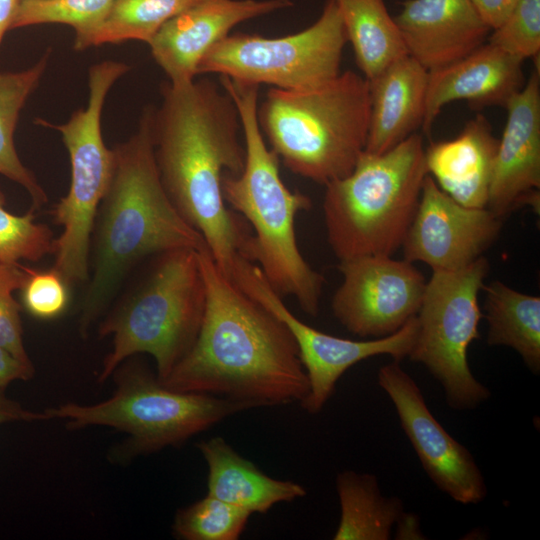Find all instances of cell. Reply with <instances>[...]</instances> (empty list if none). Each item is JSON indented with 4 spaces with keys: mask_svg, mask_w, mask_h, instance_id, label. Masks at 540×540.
<instances>
[{
    "mask_svg": "<svg viewBox=\"0 0 540 540\" xmlns=\"http://www.w3.org/2000/svg\"><path fill=\"white\" fill-rule=\"evenodd\" d=\"M151 108L154 158L161 183L181 217L204 239L220 270L231 279L241 259L251 260L253 234L225 202L222 178L239 174L245 147L237 107L208 78L161 86Z\"/></svg>",
    "mask_w": 540,
    "mask_h": 540,
    "instance_id": "cell-1",
    "label": "cell"
},
{
    "mask_svg": "<svg viewBox=\"0 0 540 540\" xmlns=\"http://www.w3.org/2000/svg\"><path fill=\"white\" fill-rule=\"evenodd\" d=\"M206 300L198 336L168 377L166 387L251 404L254 408L301 402L307 374L287 326L247 295L198 251Z\"/></svg>",
    "mask_w": 540,
    "mask_h": 540,
    "instance_id": "cell-2",
    "label": "cell"
},
{
    "mask_svg": "<svg viewBox=\"0 0 540 540\" xmlns=\"http://www.w3.org/2000/svg\"><path fill=\"white\" fill-rule=\"evenodd\" d=\"M114 170L99 205L89 252V278L79 307L82 338L108 310L126 277L160 253L208 249L178 213L160 180L151 134V108L136 132L113 147Z\"/></svg>",
    "mask_w": 540,
    "mask_h": 540,
    "instance_id": "cell-3",
    "label": "cell"
},
{
    "mask_svg": "<svg viewBox=\"0 0 540 540\" xmlns=\"http://www.w3.org/2000/svg\"><path fill=\"white\" fill-rule=\"evenodd\" d=\"M220 85L237 107L245 147L243 170L222 178L223 198L250 226L251 260L272 288L281 297H294L306 314L317 316L324 277L304 259L295 230L296 216L311 208V199L291 191L280 176V161L257 119L259 86L225 76H220Z\"/></svg>",
    "mask_w": 540,
    "mask_h": 540,
    "instance_id": "cell-4",
    "label": "cell"
},
{
    "mask_svg": "<svg viewBox=\"0 0 540 540\" xmlns=\"http://www.w3.org/2000/svg\"><path fill=\"white\" fill-rule=\"evenodd\" d=\"M369 81L354 71L308 90L270 88L257 108L270 149L292 173L326 185L349 174L364 152Z\"/></svg>",
    "mask_w": 540,
    "mask_h": 540,
    "instance_id": "cell-5",
    "label": "cell"
},
{
    "mask_svg": "<svg viewBox=\"0 0 540 540\" xmlns=\"http://www.w3.org/2000/svg\"><path fill=\"white\" fill-rule=\"evenodd\" d=\"M205 300L197 250L180 248L152 257L148 271L102 316L98 335L111 337L112 347L98 381L141 353L153 357L158 379L165 380L193 346Z\"/></svg>",
    "mask_w": 540,
    "mask_h": 540,
    "instance_id": "cell-6",
    "label": "cell"
},
{
    "mask_svg": "<svg viewBox=\"0 0 540 540\" xmlns=\"http://www.w3.org/2000/svg\"><path fill=\"white\" fill-rule=\"evenodd\" d=\"M427 175L423 139L414 133L384 153L364 151L349 174L324 185L327 240L339 261L402 247Z\"/></svg>",
    "mask_w": 540,
    "mask_h": 540,
    "instance_id": "cell-7",
    "label": "cell"
},
{
    "mask_svg": "<svg viewBox=\"0 0 540 540\" xmlns=\"http://www.w3.org/2000/svg\"><path fill=\"white\" fill-rule=\"evenodd\" d=\"M112 375L116 388L110 398L92 405L69 402L44 413L48 419L65 420L68 429L107 426L125 432L120 459L179 446L225 418L254 408L230 398L172 390L136 355Z\"/></svg>",
    "mask_w": 540,
    "mask_h": 540,
    "instance_id": "cell-8",
    "label": "cell"
},
{
    "mask_svg": "<svg viewBox=\"0 0 540 540\" xmlns=\"http://www.w3.org/2000/svg\"><path fill=\"white\" fill-rule=\"evenodd\" d=\"M130 66L113 60L92 65L88 72L89 98L85 108L72 113L62 124L36 119L37 125L57 130L68 152L71 179L67 194L51 211L62 228L54 241L53 267L69 286L87 283L90 239L99 205L114 170V151L102 136L101 119L105 99Z\"/></svg>",
    "mask_w": 540,
    "mask_h": 540,
    "instance_id": "cell-9",
    "label": "cell"
},
{
    "mask_svg": "<svg viewBox=\"0 0 540 540\" xmlns=\"http://www.w3.org/2000/svg\"><path fill=\"white\" fill-rule=\"evenodd\" d=\"M489 271L481 256L454 271H433L416 315L418 330L408 358L423 364L443 386L455 410H470L490 397V390L472 374L469 345L480 337L484 317L478 294Z\"/></svg>",
    "mask_w": 540,
    "mask_h": 540,
    "instance_id": "cell-10",
    "label": "cell"
},
{
    "mask_svg": "<svg viewBox=\"0 0 540 540\" xmlns=\"http://www.w3.org/2000/svg\"><path fill=\"white\" fill-rule=\"evenodd\" d=\"M347 37L334 0H326L309 27L283 37L229 34L204 56L198 75L218 74L232 80L283 90H308L340 73Z\"/></svg>",
    "mask_w": 540,
    "mask_h": 540,
    "instance_id": "cell-11",
    "label": "cell"
},
{
    "mask_svg": "<svg viewBox=\"0 0 540 540\" xmlns=\"http://www.w3.org/2000/svg\"><path fill=\"white\" fill-rule=\"evenodd\" d=\"M231 280L280 319L292 334L309 382V392L300 405L310 414L323 409L337 381L358 362L377 355H389L400 362L409 356L414 345L418 330L416 316L385 337L366 341L345 339L319 331L297 318L256 263L240 260Z\"/></svg>",
    "mask_w": 540,
    "mask_h": 540,
    "instance_id": "cell-12",
    "label": "cell"
},
{
    "mask_svg": "<svg viewBox=\"0 0 540 540\" xmlns=\"http://www.w3.org/2000/svg\"><path fill=\"white\" fill-rule=\"evenodd\" d=\"M338 269L343 279L331 306L349 332L381 338L417 315L427 280L411 262L370 255L339 261Z\"/></svg>",
    "mask_w": 540,
    "mask_h": 540,
    "instance_id": "cell-13",
    "label": "cell"
},
{
    "mask_svg": "<svg viewBox=\"0 0 540 540\" xmlns=\"http://www.w3.org/2000/svg\"><path fill=\"white\" fill-rule=\"evenodd\" d=\"M377 382L394 404L401 427L431 481L456 502L481 503L487 486L473 455L436 420L414 379L394 361L379 369Z\"/></svg>",
    "mask_w": 540,
    "mask_h": 540,
    "instance_id": "cell-14",
    "label": "cell"
},
{
    "mask_svg": "<svg viewBox=\"0 0 540 540\" xmlns=\"http://www.w3.org/2000/svg\"><path fill=\"white\" fill-rule=\"evenodd\" d=\"M503 219L488 208L466 207L443 192L428 174L402 244L404 259L433 271L466 267L495 242Z\"/></svg>",
    "mask_w": 540,
    "mask_h": 540,
    "instance_id": "cell-15",
    "label": "cell"
},
{
    "mask_svg": "<svg viewBox=\"0 0 540 540\" xmlns=\"http://www.w3.org/2000/svg\"><path fill=\"white\" fill-rule=\"evenodd\" d=\"M505 127L495 155L486 208L504 219L528 205L539 210L540 76L535 69L504 106Z\"/></svg>",
    "mask_w": 540,
    "mask_h": 540,
    "instance_id": "cell-16",
    "label": "cell"
},
{
    "mask_svg": "<svg viewBox=\"0 0 540 540\" xmlns=\"http://www.w3.org/2000/svg\"><path fill=\"white\" fill-rule=\"evenodd\" d=\"M291 0H203L167 21L148 43L171 83L198 76L204 56L236 25L292 6Z\"/></svg>",
    "mask_w": 540,
    "mask_h": 540,
    "instance_id": "cell-17",
    "label": "cell"
},
{
    "mask_svg": "<svg viewBox=\"0 0 540 540\" xmlns=\"http://www.w3.org/2000/svg\"><path fill=\"white\" fill-rule=\"evenodd\" d=\"M394 17L407 54L428 72L487 42L491 29L470 0H405Z\"/></svg>",
    "mask_w": 540,
    "mask_h": 540,
    "instance_id": "cell-18",
    "label": "cell"
},
{
    "mask_svg": "<svg viewBox=\"0 0 540 540\" xmlns=\"http://www.w3.org/2000/svg\"><path fill=\"white\" fill-rule=\"evenodd\" d=\"M523 62L486 42L465 57L428 72L424 133H430L442 108L454 101H467L474 108L504 107L525 84Z\"/></svg>",
    "mask_w": 540,
    "mask_h": 540,
    "instance_id": "cell-19",
    "label": "cell"
},
{
    "mask_svg": "<svg viewBox=\"0 0 540 540\" xmlns=\"http://www.w3.org/2000/svg\"><path fill=\"white\" fill-rule=\"evenodd\" d=\"M498 139L489 120L478 114L453 139L425 148L428 174L438 187L463 206H487Z\"/></svg>",
    "mask_w": 540,
    "mask_h": 540,
    "instance_id": "cell-20",
    "label": "cell"
},
{
    "mask_svg": "<svg viewBox=\"0 0 540 540\" xmlns=\"http://www.w3.org/2000/svg\"><path fill=\"white\" fill-rule=\"evenodd\" d=\"M368 81L370 117L364 151L381 154L422 126L428 71L406 55Z\"/></svg>",
    "mask_w": 540,
    "mask_h": 540,
    "instance_id": "cell-21",
    "label": "cell"
},
{
    "mask_svg": "<svg viewBox=\"0 0 540 540\" xmlns=\"http://www.w3.org/2000/svg\"><path fill=\"white\" fill-rule=\"evenodd\" d=\"M197 448L208 466L207 494L250 514H265L307 494L299 483L266 475L223 437L201 441Z\"/></svg>",
    "mask_w": 540,
    "mask_h": 540,
    "instance_id": "cell-22",
    "label": "cell"
},
{
    "mask_svg": "<svg viewBox=\"0 0 540 540\" xmlns=\"http://www.w3.org/2000/svg\"><path fill=\"white\" fill-rule=\"evenodd\" d=\"M488 324L487 343L514 349L525 365L540 372V297L525 294L500 281L483 285Z\"/></svg>",
    "mask_w": 540,
    "mask_h": 540,
    "instance_id": "cell-23",
    "label": "cell"
},
{
    "mask_svg": "<svg viewBox=\"0 0 540 540\" xmlns=\"http://www.w3.org/2000/svg\"><path fill=\"white\" fill-rule=\"evenodd\" d=\"M347 42L367 80L408 55L400 31L384 0H334Z\"/></svg>",
    "mask_w": 540,
    "mask_h": 540,
    "instance_id": "cell-24",
    "label": "cell"
},
{
    "mask_svg": "<svg viewBox=\"0 0 540 540\" xmlns=\"http://www.w3.org/2000/svg\"><path fill=\"white\" fill-rule=\"evenodd\" d=\"M340 521L334 540H388L392 526L404 512L396 496H383L370 473L346 470L337 474Z\"/></svg>",
    "mask_w": 540,
    "mask_h": 540,
    "instance_id": "cell-25",
    "label": "cell"
},
{
    "mask_svg": "<svg viewBox=\"0 0 540 540\" xmlns=\"http://www.w3.org/2000/svg\"><path fill=\"white\" fill-rule=\"evenodd\" d=\"M49 56L50 52L46 51L37 63L21 71L0 70V174L26 190L33 210L44 206L48 197L34 173L20 160L14 133L21 110L47 69Z\"/></svg>",
    "mask_w": 540,
    "mask_h": 540,
    "instance_id": "cell-26",
    "label": "cell"
},
{
    "mask_svg": "<svg viewBox=\"0 0 540 540\" xmlns=\"http://www.w3.org/2000/svg\"><path fill=\"white\" fill-rule=\"evenodd\" d=\"M203 0H114L100 26L76 51L129 40L149 43L171 18Z\"/></svg>",
    "mask_w": 540,
    "mask_h": 540,
    "instance_id": "cell-27",
    "label": "cell"
},
{
    "mask_svg": "<svg viewBox=\"0 0 540 540\" xmlns=\"http://www.w3.org/2000/svg\"><path fill=\"white\" fill-rule=\"evenodd\" d=\"M114 0H21L10 30L40 24H65L75 31L73 47L93 33Z\"/></svg>",
    "mask_w": 540,
    "mask_h": 540,
    "instance_id": "cell-28",
    "label": "cell"
},
{
    "mask_svg": "<svg viewBox=\"0 0 540 540\" xmlns=\"http://www.w3.org/2000/svg\"><path fill=\"white\" fill-rule=\"evenodd\" d=\"M250 515L207 494L176 513L173 532L184 540H237Z\"/></svg>",
    "mask_w": 540,
    "mask_h": 540,
    "instance_id": "cell-29",
    "label": "cell"
},
{
    "mask_svg": "<svg viewBox=\"0 0 540 540\" xmlns=\"http://www.w3.org/2000/svg\"><path fill=\"white\" fill-rule=\"evenodd\" d=\"M33 211L31 209L24 215L9 212L5 195L0 189V262H37L53 255V232L48 225L36 221Z\"/></svg>",
    "mask_w": 540,
    "mask_h": 540,
    "instance_id": "cell-30",
    "label": "cell"
},
{
    "mask_svg": "<svg viewBox=\"0 0 540 540\" xmlns=\"http://www.w3.org/2000/svg\"><path fill=\"white\" fill-rule=\"evenodd\" d=\"M487 42L525 60L540 52V0H519Z\"/></svg>",
    "mask_w": 540,
    "mask_h": 540,
    "instance_id": "cell-31",
    "label": "cell"
},
{
    "mask_svg": "<svg viewBox=\"0 0 540 540\" xmlns=\"http://www.w3.org/2000/svg\"><path fill=\"white\" fill-rule=\"evenodd\" d=\"M25 270L26 278L20 289L24 308L38 319L59 317L70 301L69 284L54 267Z\"/></svg>",
    "mask_w": 540,
    "mask_h": 540,
    "instance_id": "cell-32",
    "label": "cell"
},
{
    "mask_svg": "<svg viewBox=\"0 0 540 540\" xmlns=\"http://www.w3.org/2000/svg\"><path fill=\"white\" fill-rule=\"evenodd\" d=\"M25 278V267L0 262V345L21 362L32 365L23 343L21 307L13 297Z\"/></svg>",
    "mask_w": 540,
    "mask_h": 540,
    "instance_id": "cell-33",
    "label": "cell"
},
{
    "mask_svg": "<svg viewBox=\"0 0 540 540\" xmlns=\"http://www.w3.org/2000/svg\"><path fill=\"white\" fill-rule=\"evenodd\" d=\"M34 375L33 365L25 364L0 345V392L15 380H28Z\"/></svg>",
    "mask_w": 540,
    "mask_h": 540,
    "instance_id": "cell-34",
    "label": "cell"
},
{
    "mask_svg": "<svg viewBox=\"0 0 540 540\" xmlns=\"http://www.w3.org/2000/svg\"><path fill=\"white\" fill-rule=\"evenodd\" d=\"M479 16L492 30L508 17L519 0H470Z\"/></svg>",
    "mask_w": 540,
    "mask_h": 540,
    "instance_id": "cell-35",
    "label": "cell"
},
{
    "mask_svg": "<svg viewBox=\"0 0 540 540\" xmlns=\"http://www.w3.org/2000/svg\"><path fill=\"white\" fill-rule=\"evenodd\" d=\"M49 420L43 412H34L25 409L18 402L7 398L3 392H0V424L12 421H43Z\"/></svg>",
    "mask_w": 540,
    "mask_h": 540,
    "instance_id": "cell-36",
    "label": "cell"
},
{
    "mask_svg": "<svg viewBox=\"0 0 540 540\" xmlns=\"http://www.w3.org/2000/svg\"><path fill=\"white\" fill-rule=\"evenodd\" d=\"M396 539H423L419 528V518L413 513H402L396 522Z\"/></svg>",
    "mask_w": 540,
    "mask_h": 540,
    "instance_id": "cell-37",
    "label": "cell"
},
{
    "mask_svg": "<svg viewBox=\"0 0 540 540\" xmlns=\"http://www.w3.org/2000/svg\"><path fill=\"white\" fill-rule=\"evenodd\" d=\"M21 0H0V46Z\"/></svg>",
    "mask_w": 540,
    "mask_h": 540,
    "instance_id": "cell-38",
    "label": "cell"
}]
</instances>
